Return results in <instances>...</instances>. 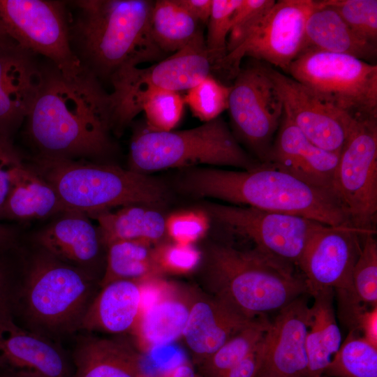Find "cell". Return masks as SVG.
Segmentation results:
<instances>
[{
  "mask_svg": "<svg viewBox=\"0 0 377 377\" xmlns=\"http://www.w3.org/2000/svg\"><path fill=\"white\" fill-rule=\"evenodd\" d=\"M332 191L351 226L376 232L377 120L355 124L340 152Z\"/></svg>",
  "mask_w": 377,
  "mask_h": 377,
  "instance_id": "obj_13",
  "label": "cell"
},
{
  "mask_svg": "<svg viewBox=\"0 0 377 377\" xmlns=\"http://www.w3.org/2000/svg\"><path fill=\"white\" fill-rule=\"evenodd\" d=\"M0 377H30V376L22 375V374L9 371L1 370L0 371Z\"/></svg>",
  "mask_w": 377,
  "mask_h": 377,
  "instance_id": "obj_49",
  "label": "cell"
},
{
  "mask_svg": "<svg viewBox=\"0 0 377 377\" xmlns=\"http://www.w3.org/2000/svg\"><path fill=\"white\" fill-rule=\"evenodd\" d=\"M9 34H8L6 29L2 22V20L0 18V41L6 39V38L9 37Z\"/></svg>",
  "mask_w": 377,
  "mask_h": 377,
  "instance_id": "obj_50",
  "label": "cell"
},
{
  "mask_svg": "<svg viewBox=\"0 0 377 377\" xmlns=\"http://www.w3.org/2000/svg\"><path fill=\"white\" fill-rule=\"evenodd\" d=\"M141 286L119 280L101 287L83 317L80 330L113 334L133 330L141 313Z\"/></svg>",
  "mask_w": 377,
  "mask_h": 377,
  "instance_id": "obj_24",
  "label": "cell"
},
{
  "mask_svg": "<svg viewBox=\"0 0 377 377\" xmlns=\"http://www.w3.org/2000/svg\"><path fill=\"white\" fill-rule=\"evenodd\" d=\"M317 7L313 0H280L247 39L228 53L215 71L235 78L245 57L286 71L303 50L305 27Z\"/></svg>",
  "mask_w": 377,
  "mask_h": 377,
  "instance_id": "obj_14",
  "label": "cell"
},
{
  "mask_svg": "<svg viewBox=\"0 0 377 377\" xmlns=\"http://www.w3.org/2000/svg\"><path fill=\"white\" fill-rule=\"evenodd\" d=\"M190 293L189 315L182 337L197 367L235 334L263 318H245L198 286L190 288Z\"/></svg>",
  "mask_w": 377,
  "mask_h": 377,
  "instance_id": "obj_21",
  "label": "cell"
},
{
  "mask_svg": "<svg viewBox=\"0 0 377 377\" xmlns=\"http://www.w3.org/2000/svg\"><path fill=\"white\" fill-rule=\"evenodd\" d=\"M183 171L178 187L190 195L298 215L330 226H351L332 190L309 184L266 163L249 170L192 167Z\"/></svg>",
  "mask_w": 377,
  "mask_h": 377,
  "instance_id": "obj_3",
  "label": "cell"
},
{
  "mask_svg": "<svg viewBox=\"0 0 377 377\" xmlns=\"http://www.w3.org/2000/svg\"><path fill=\"white\" fill-rule=\"evenodd\" d=\"M234 79L228 107L232 132L264 163L283 115L282 100L263 62L253 59Z\"/></svg>",
  "mask_w": 377,
  "mask_h": 377,
  "instance_id": "obj_12",
  "label": "cell"
},
{
  "mask_svg": "<svg viewBox=\"0 0 377 377\" xmlns=\"http://www.w3.org/2000/svg\"><path fill=\"white\" fill-rule=\"evenodd\" d=\"M28 114L24 135L36 156L52 159L101 160L114 150L112 105L102 83L84 71L64 76L51 63Z\"/></svg>",
  "mask_w": 377,
  "mask_h": 377,
  "instance_id": "obj_1",
  "label": "cell"
},
{
  "mask_svg": "<svg viewBox=\"0 0 377 377\" xmlns=\"http://www.w3.org/2000/svg\"><path fill=\"white\" fill-rule=\"evenodd\" d=\"M15 149L13 144L7 143L0 140V156L11 152Z\"/></svg>",
  "mask_w": 377,
  "mask_h": 377,
  "instance_id": "obj_48",
  "label": "cell"
},
{
  "mask_svg": "<svg viewBox=\"0 0 377 377\" xmlns=\"http://www.w3.org/2000/svg\"><path fill=\"white\" fill-rule=\"evenodd\" d=\"M128 170L148 175L158 170L232 166L249 170L262 163L248 153L221 117L195 128L168 131L137 127L131 137Z\"/></svg>",
  "mask_w": 377,
  "mask_h": 377,
  "instance_id": "obj_7",
  "label": "cell"
},
{
  "mask_svg": "<svg viewBox=\"0 0 377 377\" xmlns=\"http://www.w3.org/2000/svg\"><path fill=\"white\" fill-rule=\"evenodd\" d=\"M199 24L175 0H157L154 3L151 33L165 54L182 49L202 33Z\"/></svg>",
  "mask_w": 377,
  "mask_h": 377,
  "instance_id": "obj_31",
  "label": "cell"
},
{
  "mask_svg": "<svg viewBox=\"0 0 377 377\" xmlns=\"http://www.w3.org/2000/svg\"><path fill=\"white\" fill-rule=\"evenodd\" d=\"M19 245L18 230L14 227L0 223V252L14 249Z\"/></svg>",
  "mask_w": 377,
  "mask_h": 377,
  "instance_id": "obj_46",
  "label": "cell"
},
{
  "mask_svg": "<svg viewBox=\"0 0 377 377\" xmlns=\"http://www.w3.org/2000/svg\"><path fill=\"white\" fill-rule=\"evenodd\" d=\"M18 258L8 300L13 318L52 340L80 330L100 281L36 245L31 252L19 246Z\"/></svg>",
  "mask_w": 377,
  "mask_h": 377,
  "instance_id": "obj_5",
  "label": "cell"
},
{
  "mask_svg": "<svg viewBox=\"0 0 377 377\" xmlns=\"http://www.w3.org/2000/svg\"><path fill=\"white\" fill-rule=\"evenodd\" d=\"M73 363V377H147L143 355L121 338L80 337Z\"/></svg>",
  "mask_w": 377,
  "mask_h": 377,
  "instance_id": "obj_23",
  "label": "cell"
},
{
  "mask_svg": "<svg viewBox=\"0 0 377 377\" xmlns=\"http://www.w3.org/2000/svg\"><path fill=\"white\" fill-rule=\"evenodd\" d=\"M32 161L30 166L52 186L67 210L89 216L129 205L155 207L168 199L158 179L112 164L38 156Z\"/></svg>",
  "mask_w": 377,
  "mask_h": 377,
  "instance_id": "obj_6",
  "label": "cell"
},
{
  "mask_svg": "<svg viewBox=\"0 0 377 377\" xmlns=\"http://www.w3.org/2000/svg\"><path fill=\"white\" fill-rule=\"evenodd\" d=\"M161 274H187L195 271L201 260V251L193 244L165 242L154 249Z\"/></svg>",
  "mask_w": 377,
  "mask_h": 377,
  "instance_id": "obj_40",
  "label": "cell"
},
{
  "mask_svg": "<svg viewBox=\"0 0 377 377\" xmlns=\"http://www.w3.org/2000/svg\"><path fill=\"white\" fill-rule=\"evenodd\" d=\"M197 374H198V372H197ZM197 377H201V376L198 374Z\"/></svg>",
  "mask_w": 377,
  "mask_h": 377,
  "instance_id": "obj_51",
  "label": "cell"
},
{
  "mask_svg": "<svg viewBox=\"0 0 377 377\" xmlns=\"http://www.w3.org/2000/svg\"><path fill=\"white\" fill-rule=\"evenodd\" d=\"M264 64L281 96L284 113L314 145L340 153L358 121L333 107L304 84Z\"/></svg>",
  "mask_w": 377,
  "mask_h": 377,
  "instance_id": "obj_16",
  "label": "cell"
},
{
  "mask_svg": "<svg viewBox=\"0 0 377 377\" xmlns=\"http://www.w3.org/2000/svg\"><path fill=\"white\" fill-rule=\"evenodd\" d=\"M205 37L200 34L182 49L147 68H124L110 83L112 131L120 135L141 112V103L148 94L157 90L178 92L188 90L212 75Z\"/></svg>",
  "mask_w": 377,
  "mask_h": 377,
  "instance_id": "obj_9",
  "label": "cell"
},
{
  "mask_svg": "<svg viewBox=\"0 0 377 377\" xmlns=\"http://www.w3.org/2000/svg\"><path fill=\"white\" fill-rule=\"evenodd\" d=\"M10 188L2 219L30 220L57 216L67 209L52 186L22 161L10 169Z\"/></svg>",
  "mask_w": 377,
  "mask_h": 377,
  "instance_id": "obj_25",
  "label": "cell"
},
{
  "mask_svg": "<svg viewBox=\"0 0 377 377\" xmlns=\"http://www.w3.org/2000/svg\"><path fill=\"white\" fill-rule=\"evenodd\" d=\"M103 242L106 246L113 242L133 240L149 244H160L168 237L166 216L154 206L134 204L95 214Z\"/></svg>",
  "mask_w": 377,
  "mask_h": 377,
  "instance_id": "obj_28",
  "label": "cell"
},
{
  "mask_svg": "<svg viewBox=\"0 0 377 377\" xmlns=\"http://www.w3.org/2000/svg\"><path fill=\"white\" fill-rule=\"evenodd\" d=\"M44 65L10 36L0 41V140L13 143L39 93Z\"/></svg>",
  "mask_w": 377,
  "mask_h": 377,
  "instance_id": "obj_17",
  "label": "cell"
},
{
  "mask_svg": "<svg viewBox=\"0 0 377 377\" xmlns=\"http://www.w3.org/2000/svg\"><path fill=\"white\" fill-rule=\"evenodd\" d=\"M318 50L350 55L371 63L377 54V45L357 36L333 8L317 1L305 27L303 50Z\"/></svg>",
  "mask_w": 377,
  "mask_h": 377,
  "instance_id": "obj_26",
  "label": "cell"
},
{
  "mask_svg": "<svg viewBox=\"0 0 377 377\" xmlns=\"http://www.w3.org/2000/svg\"><path fill=\"white\" fill-rule=\"evenodd\" d=\"M241 0H212V11L207 23L205 38L209 58L215 71L226 56L227 40L233 13Z\"/></svg>",
  "mask_w": 377,
  "mask_h": 377,
  "instance_id": "obj_38",
  "label": "cell"
},
{
  "mask_svg": "<svg viewBox=\"0 0 377 377\" xmlns=\"http://www.w3.org/2000/svg\"><path fill=\"white\" fill-rule=\"evenodd\" d=\"M298 297L280 309L264 337V353L256 377H308L306 337L310 306Z\"/></svg>",
  "mask_w": 377,
  "mask_h": 377,
  "instance_id": "obj_20",
  "label": "cell"
},
{
  "mask_svg": "<svg viewBox=\"0 0 377 377\" xmlns=\"http://www.w3.org/2000/svg\"><path fill=\"white\" fill-rule=\"evenodd\" d=\"M184 98L179 92L157 90L148 94L141 103L145 114V126L151 131L173 130L180 121L184 108Z\"/></svg>",
  "mask_w": 377,
  "mask_h": 377,
  "instance_id": "obj_35",
  "label": "cell"
},
{
  "mask_svg": "<svg viewBox=\"0 0 377 377\" xmlns=\"http://www.w3.org/2000/svg\"><path fill=\"white\" fill-rule=\"evenodd\" d=\"M190 288L161 297L142 312L135 327L140 351L170 344L182 337L189 315Z\"/></svg>",
  "mask_w": 377,
  "mask_h": 377,
  "instance_id": "obj_27",
  "label": "cell"
},
{
  "mask_svg": "<svg viewBox=\"0 0 377 377\" xmlns=\"http://www.w3.org/2000/svg\"><path fill=\"white\" fill-rule=\"evenodd\" d=\"M160 274L151 244L133 240L116 241L106 246L105 266L100 288L119 280L142 283Z\"/></svg>",
  "mask_w": 377,
  "mask_h": 377,
  "instance_id": "obj_30",
  "label": "cell"
},
{
  "mask_svg": "<svg viewBox=\"0 0 377 377\" xmlns=\"http://www.w3.org/2000/svg\"><path fill=\"white\" fill-rule=\"evenodd\" d=\"M18 246L0 252V308L8 304L10 290L18 269Z\"/></svg>",
  "mask_w": 377,
  "mask_h": 377,
  "instance_id": "obj_42",
  "label": "cell"
},
{
  "mask_svg": "<svg viewBox=\"0 0 377 377\" xmlns=\"http://www.w3.org/2000/svg\"><path fill=\"white\" fill-rule=\"evenodd\" d=\"M323 377H325V376H323Z\"/></svg>",
  "mask_w": 377,
  "mask_h": 377,
  "instance_id": "obj_52",
  "label": "cell"
},
{
  "mask_svg": "<svg viewBox=\"0 0 377 377\" xmlns=\"http://www.w3.org/2000/svg\"><path fill=\"white\" fill-rule=\"evenodd\" d=\"M269 324L267 317H263L237 332L197 367L198 374L216 377L237 364L257 347Z\"/></svg>",
  "mask_w": 377,
  "mask_h": 377,
  "instance_id": "obj_32",
  "label": "cell"
},
{
  "mask_svg": "<svg viewBox=\"0 0 377 377\" xmlns=\"http://www.w3.org/2000/svg\"><path fill=\"white\" fill-rule=\"evenodd\" d=\"M0 18L13 39L64 76L84 71L71 46L66 1L0 0Z\"/></svg>",
  "mask_w": 377,
  "mask_h": 377,
  "instance_id": "obj_10",
  "label": "cell"
},
{
  "mask_svg": "<svg viewBox=\"0 0 377 377\" xmlns=\"http://www.w3.org/2000/svg\"><path fill=\"white\" fill-rule=\"evenodd\" d=\"M175 1L200 23H207L212 11V0Z\"/></svg>",
  "mask_w": 377,
  "mask_h": 377,
  "instance_id": "obj_45",
  "label": "cell"
},
{
  "mask_svg": "<svg viewBox=\"0 0 377 377\" xmlns=\"http://www.w3.org/2000/svg\"><path fill=\"white\" fill-rule=\"evenodd\" d=\"M197 371L193 365L188 363H182L175 367L168 377H197Z\"/></svg>",
  "mask_w": 377,
  "mask_h": 377,
  "instance_id": "obj_47",
  "label": "cell"
},
{
  "mask_svg": "<svg viewBox=\"0 0 377 377\" xmlns=\"http://www.w3.org/2000/svg\"><path fill=\"white\" fill-rule=\"evenodd\" d=\"M263 353L264 338L243 360L216 377H256L261 367Z\"/></svg>",
  "mask_w": 377,
  "mask_h": 377,
  "instance_id": "obj_43",
  "label": "cell"
},
{
  "mask_svg": "<svg viewBox=\"0 0 377 377\" xmlns=\"http://www.w3.org/2000/svg\"><path fill=\"white\" fill-rule=\"evenodd\" d=\"M294 269L255 248L212 242L201 251L197 286L239 315L256 319L309 295L304 276Z\"/></svg>",
  "mask_w": 377,
  "mask_h": 377,
  "instance_id": "obj_4",
  "label": "cell"
},
{
  "mask_svg": "<svg viewBox=\"0 0 377 377\" xmlns=\"http://www.w3.org/2000/svg\"><path fill=\"white\" fill-rule=\"evenodd\" d=\"M285 72L352 119L377 120V65L310 48Z\"/></svg>",
  "mask_w": 377,
  "mask_h": 377,
  "instance_id": "obj_8",
  "label": "cell"
},
{
  "mask_svg": "<svg viewBox=\"0 0 377 377\" xmlns=\"http://www.w3.org/2000/svg\"><path fill=\"white\" fill-rule=\"evenodd\" d=\"M0 369L30 377H73V367L54 341L29 331L0 308Z\"/></svg>",
  "mask_w": 377,
  "mask_h": 377,
  "instance_id": "obj_19",
  "label": "cell"
},
{
  "mask_svg": "<svg viewBox=\"0 0 377 377\" xmlns=\"http://www.w3.org/2000/svg\"><path fill=\"white\" fill-rule=\"evenodd\" d=\"M334 290L326 288L312 294L310 321L306 337L308 377H323L341 344L333 305Z\"/></svg>",
  "mask_w": 377,
  "mask_h": 377,
  "instance_id": "obj_29",
  "label": "cell"
},
{
  "mask_svg": "<svg viewBox=\"0 0 377 377\" xmlns=\"http://www.w3.org/2000/svg\"><path fill=\"white\" fill-rule=\"evenodd\" d=\"M363 238L353 271V285L357 300L373 307L377 306V242L374 233Z\"/></svg>",
  "mask_w": 377,
  "mask_h": 377,
  "instance_id": "obj_37",
  "label": "cell"
},
{
  "mask_svg": "<svg viewBox=\"0 0 377 377\" xmlns=\"http://www.w3.org/2000/svg\"><path fill=\"white\" fill-rule=\"evenodd\" d=\"M22 161L17 150L0 156V220L10 188V169L12 165Z\"/></svg>",
  "mask_w": 377,
  "mask_h": 377,
  "instance_id": "obj_44",
  "label": "cell"
},
{
  "mask_svg": "<svg viewBox=\"0 0 377 377\" xmlns=\"http://www.w3.org/2000/svg\"><path fill=\"white\" fill-rule=\"evenodd\" d=\"M231 86H227L212 75L187 90L184 97L194 117L207 122L219 117L228 110Z\"/></svg>",
  "mask_w": 377,
  "mask_h": 377,
  "instance_id": "obj_34",
  "label": "cell"
},
{
  "mask_svg": "<svg viewBox=\"0 0 377 377\" xmlns=\"http://www.w3.org/2000/svg\"><path fill=\"white\" fill-rule=\"evenodd\" d=\"M369 233L376 232L350 226L327 225L315 232L297 265L306 281L309 295L332 288L338 295L356 299L353 271L361 250L360 237Z\"/></svg>",
  "mask_w": 377,
  "mask_h": 377,
  "instance_id": "obj_15",
  "label": "cell"
},
{
  "mask_svg": "<svg viewBox=\"0 0 377 377\" xmlns=\"http://www.w3.org/2000/svg\"><path fill=\"white\" fill-rule=\"evenodd\" d=\"M154 1H66L71 48L101 83L121 70L164 57L151 33Z\"/></svg>",
  "mask_w": 377,
  "mask_h": 377,
  "instance_id": "obj_2",
  "label": "cell"
},
{
  "mask_svg": "<svg viewBox=\"0 0 377 377\" xmlns=\"http://www.w3.org/2000/svg\"><path fill=\"white\" fill-rule=\"evenodd\" d=\"M275 1L273 0H241L231 20L227 40L228 53L235 50L247 39L264 19Z\"/></svg>",
  "mask_w": 377,
  "mask_h": 377,
  "instance_id": "obj_39",
  "label": "cell"
},
{
  "mask_svg": "<svg viewBox=\"0 0 377 377\" xmlns=\"http://www.w3.org/2000/svg\"><path fill=\"white\" fill-rule=\"evenodd\" d=\"M34 244L101 281L106 247L98 226L86 214L73 210L57 216L34 237Z\"/></svg>",
  "mask_w": 377,
  "mask_h": 377,
  "instance_id": "obj_18",
  "label": "cell"
},
{
  "mask_svg": "<svg viewBox=\"0 0 377 377\" xmlns=\"http://www.w3.org/2000/svg\"><path fill=\"white\" fill-rule=\"evenodd\" d=\"M210 220L202 209L175 212L166 216L168 237L174 242L193 244L207 232Z\"/></svg>",
  "mask_w": 377,
  "mask_h": 377,
  "instance_id": "obj_41",
  "label": "cell"
},
{
  "mask_svg": "<svg viewBox=\"0 0 377 377\" xmlns=\"http://www.w3.org/2000/svg\"><path fill=\"white\" fill-rule=\"evenodd\" d=\"M209 218L250 240L255 249L291 267H297L312 235L323 225L308 218L249 207L204 202Z\"/></svg>",
  "mask_w": 377,
  "mask_h": 377,
  "instance_id": "obj_11",
  "label": "cell"
},
{
  "mask_svg": "<svg viewBox=\"0 0 377 377\" xmlns=\"http://www.w3.org/2000/svg\"><path fill=\"white\" fill-rule=\"evenodd\" d=\"M320 2L335 10L360 38L377 45L376 0H322Z\"/></svg>",
  "mask_w": 377,
  "mask_h": 377,
  "instance_id": "obj_36",
  "label": "cell"
},
{
  "mask_svg": "<svg viewBox=\"0 0 377 377\" xmlns=\"http://www.w3.org/2000/svg\"><path fill=\"white\" fill-rule=\"evenodd\" d=\"M323 376L377 377V348L350 330Z\"/></svg>",
  "mask_w": 377,
  "mask_h": 377,
  "instance_id": "obj_33",
  "label": "cell"
},
{
  "mask_svg": "<svg viewBox=\"0 0 377 377\" xmlns=\"http://www.w3.org/2000/svg\"><path fill=\"white\" fill-rule=\"evenodd\" d=\"M340 153L323 149L283 115L266 164L317 187L332 190Z\"/></svg>",
  "mask_w": 377,
  "mask_h": 377,
  "instance_id": "obj_22",
  "label": "cell"
}]
</instances>
